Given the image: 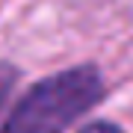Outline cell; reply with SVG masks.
Here are the masks:
<instances>
[{"label":"cell","instance_id":"cell-1","mask_svg":"<svg viewBox=\"0 0 133 133\" xmlns=\"http://www.w3.org/2000/svg\"><path fill=\"white\" fill-rule=\"evenodd\" d=\"M101 98V77L95 68H71L38 83L21 101L6 127H33L59 133L68 121L83 115Z\"/></svg>","mask_w":133,"mask_h":133},{"label":"cell","instance_id":"cell-2","mask_svg":"<svg viewBox=\"0 0 133 133\" xmlns=\"http://www.w3.org/2000/svg\"><path fill=\"white\" fill-rule=\"evenodd\" d=\"M80 133H121L115 124H107V121H95V124H89V127H83Z\"/></svg>","mask_w":133,"mask_h":133},{"label":"cell","instance_id":"cell-3","mask_svg":"<svg viewBox=\"0 0 133 133\" xmlns=\"http://www.w3.org/2000/svg\"><path fill=\"white\" fill-rule=\"evenodd\" d=\"M6 92H9V77H6L3 71H0V101L6 98Z\"/></svg>","mask_w":133,"mask_h":133},{"label":"cell","instance_id":"cell-4","mask_svg":"<svg viewBox=\"0 0 133 133\" xmlns=\"http://www.w3.org/2000/svg\"><path fill=\"white\" fill-rule=\"evenodd\" d=\"M6 133H50V130H33V127H6Z\"/></svg>","mask_w":133,"mask_h":133}]
</instances>
